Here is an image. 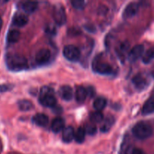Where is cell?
<instances>
[{"label":"cell","mask_w":154,"mask_h":154,"mask_svg":"<svg viewBox=\"0 0 154 154\" xmlns=\"http://www.w3.org/2000/svg\"><path fill=\"white\" fill-rule=\"evenodd\" d=\"M75 137V132L72 126H67L64 128L62 132V138L66 143H70Z\"/></svg>","instance_id":"13"},{"label":"cell","mask_w":154,"mask_h":154,"mask_svg":"<svg viewBox=\"0 0 154 154\" xmlns=\"http://www.w3.org/2000/svg\"><path fill=\"white\" fill-rule=\"evenodd\" d=\"M63 54L65 58L69 61L75 62L79 60L81 53L79 49L74 45H69L64 47L63 51Z\"/></svg>","instance_id":"5"},{"label":"cell","mask_w":154,"mask_h":154,"mask_svg":"<svg viewBox=\"0 0 154 154\" xmlns=\"http://www.w3.org/2000/svg\"><path fill=\"white\" fill-rule=\"evenodd\" d=\"M53 17H54V20L56 22V23L60 26L63 25L66 23V12H65V10L63 8V6L57 5L54 7V11H53Z\"/></svg>","instance_id":"6"},{"label":"cell","mask_w":154,"mask_h":154,"mask_svg":"<svg viewBox=\"0 0 154 154\" xmlns=\"http://www.w3.org/2000/svg\"><path fill=\"white\" fill-rule=\"evenodd\" d=\"M138 5L135 2L129 3L123 11V17L125 18H131L132 17L135 16L138 11Z\"/></svg>","instance_id":"10"},{"label":"cell","mask_w":154,"mask_h":154,"mask_svg":"<svg viewBox=\"0 0 154 154\" xmlns=\"http://www.w3.org/2000/svg\"><path fill=\"white\" fill-rule=\"evenodd\" d=\"M33 122L39 126H46L48 123V117L44 114H37L33 117Z\"/></svg>","instance_id":"16"},{"label":"cell","mask_w":154,"mask_h":154,"mask_svg":"<svg viewBox=\"0 0 154 154\" xmlns=\"http://www.w3.org/2000/svg\"><path fill=\"white\" fill-rule=\"evenodd\" d=\"M85 129L82 127H80L77 129V132L75 133V141L79 144H82L85 141Z\"/></svg>","instance_id":"24"},{"label":"cell","mask_w":154,"mask_h":154,"mask_svg":"<svg viewBox=\"0 0 154 154\" xmlns=\"http://www.w3.org/2000/svg\"><path fill=\"white\" fill-rule=\"evenodd\" d=\"M28 17L26 16L25 14H18L14 15L13 17V24L16 26L18 27H23L28 23Z\"/></svg>","instance_id":"15"},{"label":"cell","mask_w":154,"mask_h":154,"mask_svg":"<svg viewBox=\"0 0 154 154\" xmlns=\"http://www.w3.org/2000/svg\"><path fill=\"white\" fill-rule=\"evenodd\" d=\"M125 154H146L143 150L134 147H129L126 150Z\"/></svg>","instance_id":"27"},{"label":"cell","mask_w":154,"mask_h":154,"mask_svg":"<svg viewBox=\"0 0 154 154\" xmlns=\"http://www.w3.org/2000/svg\"><path fill=\"white\" fill-rule=\"evenodd\" d=\"M51 59V51L47 48H42L39 50L36 54L35 60L37 64L45 65L50 61Z\"/></svg>","instance_id":"7"},{"label":"cell","mask_w":154,"mask_h":154,"mask_svg":"<svg viewBox=\"0 0 154 154\" xmlns=\"http://www.w3.org/2000/svg\"><path fill=\"white\" fill-rule=\"evenodd\" d=\"M87 91H86V88L82 87V86H79L76 87L75 90V99L78 102H84L85 100L86 97H87Z\"/></svg>","instance_id":"17"},{"label":"cell","mask_w":154,"mask_h":154,"mask_svg":"<svg viewBox=\"0 0 154 154\" xmlns=\"http://www.w3.org/2000/svg\"><path fill=\"white\" fill-rule=\"evenodd\" d=\"M113 123H114V117H112V116H108L105 119V120H104V123H103L102 126L101 128V132H108L110 129V128L112 127V126L113 125Z\"/></svg>","instance_id":"21"},{"label":"cell","mask_w":154,"mask_h":154,"mask_svg":"<svg viewBox=\"0 0 154 154\" xmlns=\"http://www.w3.org/2000/svg\"><path fill=\"white\" fill-rule=\"evenodd\" d=\"M86 91H87V95H89L90 97H93L94 95L95 94V90L92 87H88L86 88Z\"/></svg>","instance_id":"31"},{"label":"cell","mask_w":154,"mask_h":154,"mask_svg":"<svg viewBox=\"0 0 154 154\" xmlns=\"http://www.w3.org/2000/svg\"><path fill=\"white\" fill-rule=\"evenodd\" d=\"M154 113V96L149 98L142 108V114L143 115H149Z\"/></svg>","instance_id":"14"},{"label":"cell","mask_w":154,"mask_h":154,"mask_svg":"<svg viewBox=\"0 0 154 154\" xmlns=\"http://www.w3.org/2000/svg\"><path fill=\"white\" fill-rule=\"evenodd\" d=\"M92 69L94 72L101 75H109L113 73V67L109 63L103 61L101 56H98L93 60Z\"/></svg>","instance_id":"4"},{"label":"cell","mask_w":154,"mask_h":154,"mask_svg":"<svg viewBox=\"0 0 154 154\" xmlns=\"http://www.w3.org/2000/svg\"><path fill=\"white\" fill-rule=\"evenodd\" d=\"M143 62L146 64H148V63H150L152 60H154V47L149 48L146 53L143 55Z\"/></svg>","instance_id":"25"},{"label":"cell","mask_w":154,"mask_h":154,"mask_svg":"<svg viewBox=\"0 0 154 154\" xmlns=\"http://www.w3.org/2000/svg\"><path fill=\"white\" fill-rule=\"evenodd\" d=\"M39 103L45 107L53 108L55 106L57 103V99L54 94V90L50 87H42L40 90V96H39Z\"/></svg>","instance_id":"3"},{"label":"cell","mask_w":154,"mask_h":154,"mask_svg":"<svg viewBox=\"0 0 154 154\" xmlns=\"http://www.w3.org/2000/svg\"><path fill=\"white\" fill-rule=\"evenodd\" d=\"M130 45L128 42H122V43H121L117 49V54L118 55H119V57H120V58H124L125 54L128 51Z\"/></svg>","instance_id":"23"},{"label":"cell","mask_w":154,"mask_h":154,"mask_svg":"<svg viewBox=\"0 0 154 154\" xmlns=\"http://www.w3.org/2000/svg\"><path fill=\"white\" fill-rule=\"evenodd\" d=\"M143 51H144V47L142 45H135L131 48V51H129L128 55V59L130 62H135L143 57Z\"/></svg>","instance_id":"8"},{"label":"cell","mask_w":154,"mask_h":154,"mask_svg":"<svg viewBox=\"0 0 154 154\" xmlns=\"http://www.w3.org/2000/svg\"><path fill=\"white\" fill-rule=\"evenodd\" d=\"M85 132H87L88 134H89V135H95V134H96L97 129H96V127H95V126H90L89 127L86 128Z\"/></svg>","instance_id":"30"},{"label":"cell","mask_w":154,"mask_h":154,"mask_svg":"<svg viewBox=\"0 0 154 154\" xmlns=\"http://www.w3.org/2000/svg\"><path fill=\"white\" fill-rule=\"evenodd\" d=\"M38 3L36 2H25L23 4L22 8L24 11L27 13L31 14L37 9Z\"/></svg>","instance_id":"20"},{"label":"cell","mask_w":154,"mask_h":154,"mask_svg":"<svg viewBox=\"0 0 154 154\" xmlns=\"http://www.w3.org/2000/svg\"><path fill=\"white\" fill-rule=\"evenodd\" d=\"M12 87H13L11 85H9V84H0V93L10 91Z\"/></svg>","instance_id":"29"},{"label":"cell","mask_w":154,"mask_h":154,"mask_svg":"<svg viewBox=\"0 0 154 154\" xmlns=\"http://www.w3.org/2000/svg\"><path fill=\"white\" fill-rule=\"evenodd\" d=\"M71 3H72L73 8H75V9H79V10H80V9H82L83 8H84L85 4L84 1H81V0H75V1H72L71 2Z\"/></svg>","instance_id":"28"},{"label":"cell","mask_w":154,"mask_h":154,"mask_svg":"<svg viewBox=\"0 0 154 154\" xmlns=\"http://www.w3.org/2000/svg\"><path fill=\"white\" fill-rule=\"evenodd\" d=\"M90 118L92 122L94 123H101L104 120V115H103L101 111H95V112H92L90 116Z\"/></svg>","instance_id":"26"},{"label":"cell","mask_w":154,"mask_h":154,"mask_svg":"<svg viewBox=\"0 0 154 154\" xmlns=\"http://www.w3.org/2000/svg\"><path fill=\"white\" fill-rule=\"evenodd\" d=\"M5 63L8 69L12 72H20L28 68L27 59L21 54H8L6 56Z\"/></svg>","instance_id":"1"},{"label":"cell","mask_w":154,"mask_h":154,"mask_svg":"<svg viewBox=\"0 0 154 154\" xmlns=\"http://www.w3.org/2000/svg\"><path fill=\"white\" fill-rule=\"evenodd\" d=\"M65 126V122L62 117H56L53 120L51 123V130L54 133H58L63 130Z\"/></svg>","instance_id":"12"},{"label":"cell","mask_w":154,"mask_h":154,"mask_svg":"<svg viewBox=\"0 0 154 154\" xmlns=\"http://www.w3.org/2000/svg\"><path fill=\"white\" fill-rule=\"evenodd\" d=\"M21 32L17 29H11L8 32L7 35V41L8 43H16L20 38Z\"/></svg>","instance_id":"18"},{"label":"cell","mask_w":154,"mask_h":154,"mask_svg":"<svg viewBox=\"0 0 154 154\" xmlns=\"http://www.w3.org/2000/svg\"><path fill=\"white\" fill-rule=\"evenodd\" d=\"M18 106L19 109L22 111H28L33 108V104L30 101L27 99H23V100L18 101Z\"/></svg>","instance_id":"19"},{"label":"cell","mask_w":154,"mask_h":154,"mask_svg":"<svg viewBox=\"0 0 154 154\" xmlns=\"http://www.w3.org/2000/svg\"><path fill=\"white\" fill-rule=\"evenodd\" d=\"M2 23H3V22H2V20L1 18H0V30H1L2 27Z\"/></svg>","instance_id":"32"},{"label":"cell","mask_w":154,"mask_h":154,"mask_svg":"<svg viewBox=\"0 0 154 154\" xmlns=\"http://www.w3.org/2000/svg\"><path fill=\"white\" fill-rule=\"evenodd\" d=\"M107 99L104 97H98L95 100L93 106L98 111H101V110L104 109L107 105Z\"/></svg>","instance_id":"22"},{"label":"cell","mask_w":154,"mask_h":154,"mask_svg":"<svg viewBox=\"0 0 154 154\" xmlns=\"http://www.w3.org/2000/svg\"><path fill=\"white\" fill-rule=\"evenodd\" d=\"M152 128L145 121H140L136 123L132 129V133L138 139L144 140L152 135Z\"/></svg>","instance_id":"2"},{"label":"cell","mask_w":154,"mask_h":154,"mask_svg":"<svg viewBox=\"0 0 154 154\" xmlns=\"http://www.w3.org/2000/svg\"><path fill=\"white\" fill-rule=\"evenodd\" d=\"M60 98L65 101H70L72 98V90L69 86H62L59 90Z\"/></svg>","instance_id":"11"},{"label":"cell","mask_w":154,"mask_h":154,"mask_svg":"<svg viewBox=\"0 0 154 154\" xmlns=\"http://www.w3.org/2000/svg\"><path fill=\"white\" fill-rule=\"evenodd\" d=\"M132 82L134 87L138 90H143L148 86V81L146 77L142 74H137L133 78Z\"/></svg>","instance_id":"9"}]
</instances>
